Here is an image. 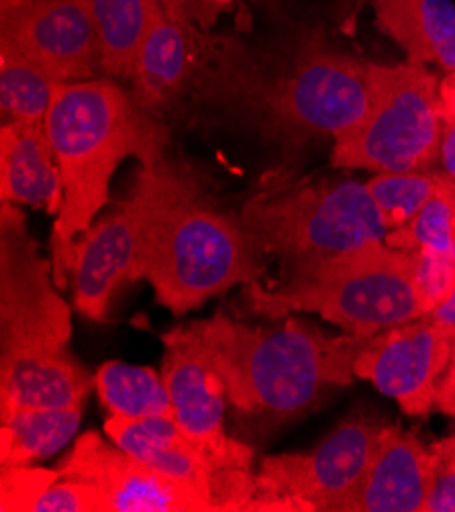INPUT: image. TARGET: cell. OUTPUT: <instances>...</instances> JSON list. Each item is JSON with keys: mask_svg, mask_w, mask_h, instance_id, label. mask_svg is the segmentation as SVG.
Listing matches in <instances>:
<instances>
[{"mask_svg": "<svg viewBox=\"0 0 455 512\" xmlns=\"http://www.w3.org/2000/svg\"><path fill=\"white\" fill-rule=\"evenodd\" d=\"M188 90L207 121L256 135L286 153L356 127L372 94L370 64L309 31L202 37Z\"/></svg>", "mask_w": 455, "mask_h": 512, "instance_id": "6da1fadb", "label": "cell"}, {"mask_svg": "<svg viewBox=\"0 0 455 512\" xmlns=\"http://www.w3.org/2000/svg\"><path fill=\"white\" fill-rule=\"evenodd\" d=\"M45 131L64 184L62 211L52 235V264L56 286L66 290L74 245L111 200L117 168L129 158L147 170L160 166L170 135L131 90L111 78L58 84Z\"/></svg>", "mask_w": 455, "mask_h": 512, "instance_id": "7a4b0ae2", "label": "cell"}, {"mask_svg": "<svg viewBox=\"0 0 455 512\" xmlns=\"http://www.w3.org/2000/svg\"><path fill=\"white\" fill-rule=\"evenodd\" d=\"M196 323L211 347L227 400L245 415L274 423L309 411L327 386L349 384L368 341L327 337L292 317L270 329L247 327L223 313Z\"/></svg>", "mask_w": 455, "mask_h": 512, "instance_id": "3957f363", "label": "cell"}, {"mask_svg": "<svg viewBox=\"0 0 455 512\" xmlns=\"http://www.w3.org/2000/svg\"><path fill=\"white\" fill-rule=\"evenodd\" d=\"M266 272L264 253L241 217L219 211L192 178L164 164V188L151 217L139 280L176 315Z\"/></svg>", "mask_w": 455, "mask_h": 512, "instance_id": "277c9868", "label": "cell"}, {"mask_svg": "<svg viewBox=\"0 0 455 512\" xmlns=\"http://www.w3.org/2000/svg\"><path fill=\"white\" fill-rule=\"evenodd\" d=\"M245 296L258 315L278 319L288 313H319L358 339L425 317L415 282V253L386 241L292 270L288 282L274 290L258 280L247 282Z\"/></svg>", "mask_w": 455, "mask_h": 512, "instance_id": "5b68a950", "label": "cell"}, {"mask_svg": "<svg viewBox=\"0 0 455 512\" xmlns=\"http://www.w3.org/2000/svg\"><path fill=\"white\" fill-rule=\"evenodd\" d=\"M239 217L260 251L290 270L384 241L388 233L368 186L356 180L270 186L249 198Z\"/></svg>", "mask_w": 455, "mask_h": 512, "instance_id": "8992f818", "label": "cell"}, {"mask_svg": "<svg viewBox=\"0 0 455 512\" xmlns=\"http://www.w3.org/2000/svg\"><path fill=\"white\" fill-rule=\"evenodd\" d=\"M366 117L335 139L331 164L380 172H425L441 156V82L423 64H370Z\"/></svg>", "mask_w": 455, "mask_h": 512, "instance_id": "52a82bcc", "label": "cell"}, {"mask_svg": "<svg viewBox=\"0 0 455 512\" xmlns=\"http://www.w3.org/2000/svg\"><path fill=\"white\" fill-rule=\"evenodd\" d=\"M384 427L374 417L353 415L311 451L266 457L247 510L341 512L362 484Z\"/></svg>", "mask_w": 455, "mask_h": 512, "instance_id": "ba28073f", "label": "cell"}, {"mask_svg": "<svg viewBox=\"0 0 455 512\" xmlns=\"http://www.w3.org/2000/svg\"><path fill=\"white\" fill-rule=\"evenodd\" d=\"M0 213L3 357L68 351L72 337L70 306L58 294L54 264L39 253L17 204L3 202Z\"/></svg>", "mask_w": 455, "mask_h": 512, "instance_id": "9c48e42d", "label": "cell"}, {"mask_svg": "<svg viewBox=\"0 0 455 512\" xmlns=\"http://www.w3.org/2000/svg\"><path fill=\"white\" fill-rule=\"evenodd\" d=\"M162 341L166 353L160 374L180 431L211 459L219 472L254 486V451L225 433L227 390L198 323L174 327L162 335Z\"/></svg>", "mask_w": 455, "mask_h": 512, "instance_id": "30bf717a", "label": "cell"}, {"mask_svg": "<svg viewBox=\"0 0 455 512\" xmlns=\"http://www.w3.org/2000/svg\"><path fill=\"white\" fill-rule=\"evenodd\" d=\"M164 164L143 168L129 200L78 237L70 280L76 311L86 319L105 321L115 294L139 280L147 229L164 188Z\"/></svg>", "mask_w": 455, "mask_h": 512, "instance_id": "8fae6325", "label": "cell"}, {"mask_svg": "<svg viewBox=\"0 0 455 512\" xmlns=\"http://www.w3.org/2000/svg\"><path fill=\"white\" fill-rule=\"evenodd\" d=\"M453 333L427 315L370 337L360 349L353 374L370 380L394 398L411 417H425L439 390V376L449 368Z\"/></svg>", "mask_w": 455, "mask_h": 512, "instance_id": "7c38bea8", "label": "cell"}, {"mask_svg": "<svg viewBox=\"0 0 455 512\" xmlns=\"http://www.w3.org/2000/svg\"><path fill=\"white\" fill-rule=\"evenodd\" d=\"M58 476L94 484L111 498L113 512L215 510L192 484L149 468L117 443H107L94 431L78 437L74 449L60 464Z\"/></svg>", "mask_w": 455, "mask_h": 512, "instance_id": "4fadbf2b", "label": "cell"}, {"mask_svg": "<svg viewBox=\"0 0 455 512\" xmlns=\"http://www.w3.org/2000/svg\"><path fill=\"white\" fill-rule=\"evenodd\" d=\"M0 47L15 51L60 82L92 80L103 72L98 35L80 0H35L0 23Z\"/></svg>", "mask_w": 455, "mask_h": 512, "instance_id": "5bb4252c", "label": "cell"}, {"mask_svg": "<svg viewBox=\"0 0 455 512\" xmlns=\"http://www.w3.org/2000/svg\"><path fill=\"white\" fill-rule=\"evenodd\" d=\"M105 431L113 443L139 462L198 488L215 510H247L254 498V486L219 472L211 459L180 431L172 417H109Z\"/></svg>", "mask_w": 455, "mask_h": 512, "instance_id": "9a60e30c", "label": "cell"}, {"mask_svg": "<svg viewBox=\"0 0 455 512\" xmlns=\"http://www.w3.org/2000/svg\"><path fill=\"white\" fill-rule=\"evenodd\" d=\"M433 455L398 427H384L372 464L341 512H425Z\"/></svg>", "mask_w": 455, "mask_h": 512, "instance_id": "2e32d148", "label": "cell"}, {"mask_svg": "<svg viewBox=\"0 0 455 512\" xmlns=\"http://www.w3.org/2000/svg\"><path fill=\"white\" fill-rule=\"evenodd\" d=\"M202 37L194 21L168 17L158 9L145 31L131 72V92L149 113H158L190 88L200 62Z\"/></svg>", "mask_w": 455, "mask_h": 512, "instance_id": "e0dca14e", "label": "cell"}, {"mask_svg": "<svg viewBox=\"0 0 455 512\" xmlns=\"http://www.w3.org/2000/svg\"><path fill=\"white\" fill-rule=\"evenodd\" d=\"M0 198L60 215L62 172L45 123L7 121L0 131Z\"/></svg>", "mask_w": 455, "mask_h": 512, "instance_id": "ac0fdd59", "label": "cell"}, {"mask_svg": "<svg viewBox=\"0 0 455 512\" xmlns=\"http://www.w3.org/2000/svg\"><path fill=\"white\" fill-rule=\"evenodd\" d=\"M94 386L68 351L0 360V415L19 408L82 406Z\"/></svg>", "mask_w": 455, "mask_h": 512, "instance_id": "d6986e66", "label": "cell"}, {"mask_svg": "<svg viewBox=\"0 0 455 512\" xmlns=\"http://www.w3.org/2000/svg\"><path fill=\"white\" fill-rule=\"evenodd\" d=\"M384 35L407 51L409 62L455 72V7L449 0H372Z\"/></svg>", "mask_w": 455, "mask_h": 512, "instance_id": "ffe728a7", "label": "cell"}, {"mask_svg": "<svg viewBox=\"0 0 455 512\" xmlns=\"http://www.w3.org/2000/svg\"><path fill=\"white\" fill-rule=\"evenodd\" d=\"M0 417V464L3 468H25L58 453L72 441L82 421V406L19 408Z\"/></svg>", "mask_w": 455, "mask_h": 512, "instance_id": "44dd1931", "label": "cell"}, {"mask_svg": "<svg viewBox=\"0 0 455 512\" xmlns=\"http://www.w3.org/2000/svg\"><path fill=\"white\" fill-rule=\"evenodd\" d=\"M94 23L103 72L115 78H131L137 49L154 21L156 0H80Z\"/></svg>", "mask_w": 455, "mask_h": 512, "instance_id": "7402d4cb", "label": "cell"}, {"mask_svg": "<svg viewBox=\"0 0 455 512\" xmlns=\"http://www.w3.org/2000/svg\"><path fill=\"white\" fill-rule=\"evenodd\" d=\"M94 388L111 417L174 419V406L166 382L162 374L151 368L107 362L96 370Z\"/></svg>", "mask_w": 455, "mask_h": 512, "instance_id": "603a6c76", "label": "cell"}, {"mask_svg": "<svg viewBox=\"0 0 455 512\" xmlns=\"http://www.w3.org/2000/svg\"><path fill=\"white\" fill-rule=\"evenodd\" d=\"M58 84L62 82L37 64L0 47V107L7 121L45 123Z\"/></svg>", "mask_w": 455, "mask_h": 512, "instance_id": "cb8c5ba5", "label": "cell"}, {"mask_svg": "<svg viewBox=\"0 0 455 512\" xmlns=\"http://www.w3.org/2000/svg\"><path fill=\"white\" fill-rule=\"evenodd\" d=\"M388 231L407 225L425 204L443 190L455 186V178L443 172H380L366 182Z\"/></svg>", "mask_w": 455, "mask_h": 512, "instance_id": "d4e9b609", "label": "cell"}, {"mask_svg": "<svg viewBox=\"0 0 455 512\" xmlns=\"http://www.w3.org/2000/svg\"><path fill=\"white\" fill-rule=\"evenodd\" d=\"M455 223V186L433 196L425 207L400 229L388 231L386 245L400 251L435 249L449 253Z\"/></svg>", "mask_w": 455, "mask_h": 512, "instance_id": "484cf974", "label": "cell"}, {"mask_svg": "<svg viewBox=\"0 0 455 512\" xmlns=\"http://www.w3.org/2000/svg\"><path fill=\"white\" fill-rule=\"evenodd\" d=\"M31 512H113V502L90 482L58 478L39 494Z\"/></svg>", "mask_w": 455, "mask_h": 512, "instance_id": "4316f807", "label": "cell"}, {"mask_svg": "<svg viewBox=\"0 0 455 512\" xmlns=\"http://www.w3.org/2000/svg\"><path fill=\"white\" fill-rule=\"evenodd\" d=\"M415 253V282L425 306V315L435 311L455 290V262L449 253L419 249Z\"/></svg>", "mask_w": 455, "mask_h": 512, "instance_id": "83f0119b", "label": "cell"}, {"mask_svg": "<svg viewBox=\"0 0 455 512\" xmlns=\"http://www.w3.org/2000/svg\"><path fill=\"white\" fill-rule=\"evenodd\" d=\"M433 476L425 512H455V437L431 445Z\"/></svg>", "mask_w": 455, "mask_h": 512, "instance_id": "f1b7e54d", "label": "cell"}, {"mask_svg": "<svg viewBox=\"0 0 455 512\" xmlns=\"http://www.w3.org/2000/svg\"><path fill=\"white\" fill-rule=\"evenodd\" d=\"M56 472H43V470H31L25 468H3V500L0 506L3 510H31L39 494L56 482Z\"/></svg>", "mask_w": 455, "mask_h": 512, "instance_id": "f546056e", "label": "cell"}, {"mask_svg": "<svg viewBox=\"0 0 455 512\" xmlns=\"http://www.w3.org/2000/svg\"><path fill=\"white\" fill-rule=\"evenodd\" d=\"M439 102L443 123L439 164L451 178H455V72L447 74V78L441 82Z\"/></svg>", "mask_w": 455, "mask_h": 512, "instance_id": "4dcf8cb0", "label": "cell"}, {"mask_svg": "<svg viewBox=\"0 0 455 512\" xmlns=\"http://www.w3.org/2000/svg\"><path fill=\"white\" fill-rule=\"evenodd\" d=\"M427 317L431 321H435L437 325H441L443 329H447L449 333H453V337H455V290L451 292V296L443 304H439L437 309L431 311Z\"/></svg>", "mask_w": 455, "mask_h": 512, "instance_id": "1f68e13d", "label": "cell"}, {"mask_svg": "<svg viewBox=\"0 0 455 512\" xmlns=\"http://www.w3.org/2000/svg\"><path fill=\"white\" fill-rule=\"evenodd\" d=\"M435 404L443 413L455 417V376H445L439 384Z\"/></svg>", "mask_w": 455, "mask_h": 512, "instance_id": "d6a6232c", "label": "cell"}, {"mask_svg": "<svg viewBox=\"0 0 455 512\" xmlns=\"http://www.w3.org/2000/svg\"><path fill=\"white\" fill-rule=\"evenodd\" d=\"M156 3L172 19L194 21L192 19V11H190V0H156Z\"/></svg>", "mask_w": 455, "mask_h": 512, "instance_id": "836d02e7", "label": "cell"}, {"mask_svg": "<svg viewBox=\"0 0 455 512\" xmlns=\"http://www.w3.org/2000/svg\"><path fill=\"white\" fill-rule=\"evenodd\" d=\"M31 3H35V0H0V23L9 21Z\"/></svg>", "mask_w": 455, "mask_h": 512, "instance_id": "e575fe53", "label": "cell"}, {"mask_svg": "<svg viewBox=\"0 0 455 512\" xmlns=\"http://www.w3.org/2000/svg\"><path fill=\"white\" fill-rule=\"evenodd\" d=\"M445 376H455V337H453V355H451V362H449Z\"/></svg>", "mask_w": 455, "mask_h": 512, "instance_id": "d590c367", "label": "cell"}, {"mask_svg": "<svg viewBox=\"0 0 455 512\" xmlns=\"http://www.w3.org/2000/svg\"><path fill=\"white\" fill-rule=\"evenodd\" d=\"M449 255L455 262V223H453V231H451V245H449Z\"/></svg>", "mask_w": 455, "mask_h": 512, "instance_id": "8d00e7d4", "label": "cell"}]
</instances>
